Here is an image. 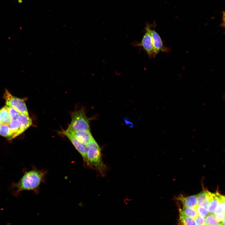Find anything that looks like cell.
Returning <instances> with one entry per match:
<instances>
[{"instance_id":"9","label":"cell","mask_w":225,"mask_h":225,"mask_svg":"<svg viewBox=\"0 0 225 225\" xmlns=\"http://www.w3.org/2000/svg\"><path fill=\"white\" fill-rule=\"evenodd\" d=\"M213 193L204 190L197 195V204L208 208V204L212 198Z\"/></svg>"},{"instance_id":"23","label":"cell","mask_w":225,"mask_h":225,"mask_svg":"<svg viewBox=\"0 0 225 225\" xmlns=\"http://www.w3.org/2000/svg\"><path fill=\"white\" fill-rule=\"evenodd\" d=\"M214 215L217 220L219 222L225 220V212H221Z\"/></svg>"},{"instance_id":"19","label":"cell","mask_w":225,"mask_h":225,"mask_svg":"<svg viewBox=\"0 0 225 225\" xmlns=\"http://www.w3.org/2000/svg\"><path fill=\"white\" fill-rule=\"evenodd\" d=\"M4 107L7 110L12 120L17 119L20 114L16 109L13 107L6 105Z\"/></svg>"},{"instance_id":"2","label":"cell","mask_w":225,"mask_h":225,"mask_svg":"<svg viewBox=\"0 0 225 225\" xmlns=\"http://www.w3.org/2000/svg\"><path fill=\"white\" fill-rule=\"evenodd\" d=\"M87 147L85 163L102 177L105 176L107 168L102 160L99 145L94 138Z\"/></svg>"},{"instance_id":"21","label":"cell","mask_w":225,"mask_h":225,"mask_svg":"<svg viewBox=\"0 0 225 225\" xmlns=\"http://www.w3.org/2000/svg\"><path fill=\"white\" fill-rule=\"evenodd\" d=\"M225 212V199L222 200L216 209L213 214L215 215L219 213Z\"/></svg>"},{"instance_id":"13","label":"cell","mask_w":225,"mask_h":225,"mask_svg":"<svg viewBox=\"0 0 225 225\" xmlns=\"http://www.w3.org/2000/svg\"><path fill=\"white\" fill-rule=\"evenodd\" d=\"M9 126L12 139L22 134L20 124L17 119L12 120Z\"/></svg>"},{"instance_id":"15","label":"cell","mask_w":225,"mask_h":225,"mask_svg":"<svg viewBox=\"0 0 225 225\" xmlns=\"http://www.w3.org/2000/svg\"><path fill=\"white\" fill-rule=\"evenodd\" d=\"M12 119L4 107L0 109V122L2 124L9 125Z\"/></svg>"},{"instance_id":"16","label":"cell","mask_w":225,"mask_h":225,"mask_svg":"<svg viewBox=\"0 0 225 225\" xmlns=\"http://www.w3.org/2000/svg\"><path fill=\"white\" fill-rule=\"evenodd\" d=\"M185 215L195 219L198 215L196 208L183 206L182 209H179Z\"/></svg>"},{"instance_id":"10","label":"cell","mask_w":225,"mask_h":225,"mask_svg":"<svg viewBox=\"0 0 225 225\" xmlns=\"http://www.w3.org/2000/svg\"><path fill=\"white\" fill-rule=\"evenodd\" d=\"M225 199L224 196L221 195L218 191L213 193V197L208 207L209 214H213L216 209L220 203Z\"/></svg>"},{"instance_id":"14","label":"cell","mask_w":225,"mask_h":225,"mask_svg":"<svg viewBox=\"0 0 225 225\" xmlns=\"http://www.w3.org/2000/svg\"><path fill=\"white\" fill-rule=\"evenodd\" d=\"M179 225H197L194 219L183 214L179 209Z\"/></svg>"},{"instance_id":"12","label":"cell","mask_w":225,"mask_h":225,"mask_svg":"<svg viewBox=\"0 0 225 225\" xmlns=\"http://www.w3.org/2000/svg\"><path fill=\"white\" fill-rule=\"evenodd\" d=\"M17 119L20 123L22 133L32 125V120L29 116L20 114L17 117Z\"/></svg>"},{"instance_id":"18","label":"cell","mask_w":225,"mask_h":225,"mask_svg":"<svg viewBox=\"0 0 225 225\" xmlns=\"http://www.w3.org/2000/svg\"><path fill=\"white\" fill-rule=\"evenodd\" d=\"M206 225H221V222H218L213 214H209L205 218Z\"/></svg>"},{"instance_id":"24","label":"cell","mask_w":225,"mask_h":225,"mask_svg":"<svg viewBox=\"0 0 225 225\" xmlns=\"http://www.w3.org/2000/svg\"><path fill=\"white\" fill-rule=\"evenodd\" d=\"M1 125H2V124H1V122H0V126H1Z\"/></svg>"},{"instance_id":"4","label":"cell","mask_w":225,"mask_h":225,"mask_svg":"<svg viewBox=\"0 0 225 225\" xmlns=\"http://www.w3.org/2000/svg\"><path fill=\"white\" fill-rule=\"evenodd\" d=\"M6 105L13 107L19 113L27 116H29L27 107L24 100L12 95L7 89L3 95Z\"/></svg>"},{"instance_id":"20","label":"cell","mask_w":225,"mask_h":225,"mask_svg":"<svg viewBox=\"0 0 225 225\" xmlns=\"http://www.w3.org/2000/svg\"><path fill=\"white\" fill-rule=\"evenodd\" d=\"M196 209L198 215L205 218L209 214L208 208L202 206H197Z\"/></svg>"},{"instance_id":"1","label":"cell","mask_w":225,"mask_h":225,"mask_svg":"<svg viewBox=\"0 0 225 225\" xmlns=\"http://www.w3.org/2000/svg\"><path fill=\"white\" fill-rule=\"evenodd\" d=\"M45 175V173L43 170L35 168L26 172L18 182L12 184L13 195L17 197L22 191H37L44 179Z\"/></svg>"},{"instance_id":"8","label":"cell","mask_w":225,"mask_h":225,"mask_svg":"<svg viewBox=\"0 0 225 225\" xmlns=\"http://www.w3.org/2000/svg\"><path fill=\"white\" fill-rule=\"evenodd\" d=\"M154 51V56L158 54L160 51H165L162 40L158 32L154 29L150 28Z\"/></svg>"},{"instance_id":"5","label":"cell","mask_w":225,"mask_h":225,"mask_svg":"<svg viewBox=\"0 0 225 225\" xmlns=\"http://www.w3.org/2000/svg\"><path fill=\"white\" fill-rule=\"evenodd\" d=\"M59 133L61 135L65 136L70 140L76 149L82 156L83 161L85 162L88 149L87 146L80 142L73 134L67 129L60 131Z\"/></svg>"},{"instance_id":"17","label":"cell","mask_w":225,"mask_h":225,"mask_svg":"<svg viewBox=\"0 0 225 225\" xmlns=\"http://www.w3.org/2000/svg\"><path fill=\"white\" fill-rule=\"evenodd\" d=\"M0 135L8 140H12V135L9 125L2 124L0 127Z\"/></svg>"},{"instance_id":"11","label":"cell","mask_w":225,"mask_h":225,"mask_svg":"<svg viewBox=\"0 0 225 225\" xmlns=\"http://www.w3.org/2000/svg\"><path fill=\"white\" fill-rule=\"evenodd\" d=\"M197 195L184 197L182 195L179 196L177 199L181 201L183 206L196 208L197 206Z\"/></svg>"},{"instance_id":"6","label":"cell","mask_w":225,"mask_h":225,"mask_svg":"<svg viewBox=\"0 0 225 225\" xmlns=\"http://www.w3.org/2000/svg\"><path fill=\"white\" fill-rule=\"evenodd\" d=\"M148 25L145 27V32L138 45L142 47L149 57H154L153 47Z\"/></svg>"},{"instance_id":"7","label":"cell","mask_w":225,"mask_h":225,"mask_svg":"<svg viewBox=\"0 0 225 225\" xmlns=\"http://www.w3.org/2000/svg\"><path fill=\"white\" fill-rule=\"evenodd\" d=\"M69 130L80 142L87 146L94 139L90 130H81L74 132Z\"/></svg>"},{"instance_id":"22","label":"cell","mask_w":225,"mask_h":225,"mask_svg":"<svg viewBox=\"0 0 225 225\" xmlns=\"http://www.w3.org/2000/svg\"><path fill=\"white\" fill-rule=\"evenodd\" d=\"M194 220L197 225H206L205 218L198 215Z\"/></svg>"},{"instance_id":"3","label":"cell","mask_w":225,"mask_h":225,"mask_svg":"<svg viewBox=\"0 0 225 225\" xmlns=\"http://www.w3.org/2000/svg\"><path fill=\"white\" fill-rule=\"evenodd\" d=\"M71 121L67 129L71 131L90 130L89 121L82 108L71 113Z\"/></svg>"}]
</instances>
